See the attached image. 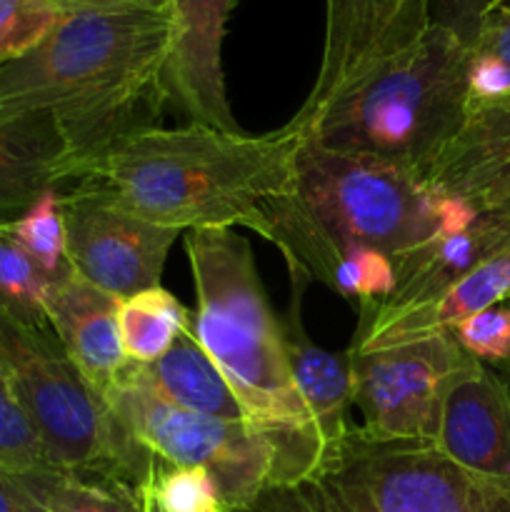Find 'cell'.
Instances as JSON below:
<instances>
[{
  "label": "cell",
  "mask_w": 510,
  "mask_h": 512,
  "mask_svg": "<svg viewBox=\"0 0 510 512\" xmlns=\"http://www.w3.org/2000/svg\"><path fill=\"white\" fill-rule=\"evenodd\" d=\"M473 50L438 23L318 115L300 138L428 173L468 115Z\"/></svg>",
  "instance_id": "5"
},
{
  "label": "cell",
  "mask_w": 510,
  "mask_h": 512,
  "mask_svg": "<svg viewBox=\"0 0 510 512\" xmlns=\"http://www.w3.org/2000/svg\"><path fill=\"white\" fill-rule=\"evenodd\" d=\"M168 48L163 0L65 10L35 48L0 65V123L50 120L63 188L113 145L158 128Z\"/></svg>",
  "instance_id": "1"
},
{
  "label": "cell",
  "mask_w": 510,
  "mask_h": 512,
  "mask_svg": "<svg viewBox=\"0 0 510 512\" xmlns=\"http://www.w3.org/2000/svg\"><path fill=\"white\" fill-rule=\"evenodd\" d=\"M268 243L283 253L290 283H323L348 245H368L393 263L478 220L463 198L440 193L423 175L300 138L293 190L260 205Z\"/></svg>",
  "instance_id": "3"
},
{
  "label": "cell",
  "mask_w": 510,
  "mask_h": 512,
  "mask_svg": "<svg viewBox=\"0 0 510 512\" xmlns=\"http://www.w3.org/2000/svg\"><path fill=\"white\" fill-rule=\"evenodd\" d=\"M425 180L478 213L510 208V95L468 108L465 123L435 158Z\"/></svg>",
  "instance_id": "14"
},
{
  "label": "cell",
  "mask_w": 510,
  "mask_h": 512,
  "mask_svg": "<svg viewBox=\"0 0 510 512\" xmlns=\"http://www.w3.org/2000/svg\"><path fill=\"white\" fill-rule=\"evenodd\" d=\"M60 198L68 263L80 278L120 300L158 288L183 230L120 213L78 190L60 188Z\"/></svg>",
  "instance_id": "11"
},
{
  "label": "cell",
  "mask_w": 510,
  "mask_h": 512,
  "mask_svg": "<svg viewBox=\"0 0 510 512\" xmlns=\"http://www.w3.org/2000/svg\"><path fill=\"white\" fill-rule=\"evenodd\" d=\"M48 325L83 378L105 395L128 365L120 340V298L95 288L75 270L53 280L48 293Z\"/></svg>",
  "instance_id": "16"
},
{
  "label": "cell",
  "mask_w": 510,
  "mask_h": 512,
  "mask_svg": "<svg viewBox=\"0 0 510 512\" xmlns=\"http://www.w3.org/2000/svg\"><path fill=\"white\" fill-rule=\"evenodd\" d=\"M198 308L193 335L233 390L245 420L278 445V485L320 465L313 420L290 373L285 328L275 318L248 238L235 228L185 233Z\"/></svg>",
  "instance_id": "4"
},
{
  "label": "cell",
  "mask_w": 510,
  "mask_h": 512,
  "mask_svg": "<svg viewBox=\"0 0 510 512\" xmlns=\"http://www.w3.org/2000/svg\"><path fill=\"white\" fill-rule=\"evenodd\" d=\"M298 148L288 125L265 135L158 125L113 145L65 188L155 225L248 228L268 240L260 205L293 190Z\"/></svg>",
  "instance_id": "2"
},
{
  "label": "cell",
  "mask_w": 510,
  "mask_h": 512,
  "mask_svg": "<svg viewBox=\"0 0 510 512\" xmlns=\"http://www.w3.org/2000/svg\"><path fill=\"white\" fill-rule=\"evenodd\" d=\"M158 510H160V508H158Z\"/></svg>",
  "instance_id": "36"
},
{
  "label": "cell",
  "mask_w": 510,
  "mask_h": 512,
  "mask_svg": "<svg viewBox=\"0 0 510 512\" xmlns=\"http://www.w3.org/2000/svg\"><path fill=\"white\" fill-rule=\"evenodd\" d=\"M305 290H308V283L293 280L290 313L283 328L285 343H288L290 373H293L300 400L313 420L315 438L320 445V465H325L340 453L353 430V423L348 420V408L353 405L350 355L348 350L330 353L308 338L303 318H300V303H303Z\"/></svg>",
  "instance_id": "17"
},
{
  "label": "cell",
  "mask_w": 510,
  "mask_h": 512,
  "mask_svg": "<svg viewBox=\"0 0 510 512\" xmlns=\"http://www.w3.org/2000/svg\"><path fill=\"white\" fill-rule=\"evenodd\" d=\"M508 300H510V295H508Z\"/></svg>",
  "instance_id": "35"
},
{
  "label": "cell",
  "mask_w": 510,
  "mask_h": 512,
  "mask_svg": "<svg viewBox=\"0 0 510 512\" xmlns=\"http://www.w3.org/2000/svg\"><path fill=\"white\" fill-rule=\"evenodd\" d=\"M473 53L493 55V58L510 65V0L485 3Z\"/></svg>",
  "instance_id": "31"
},
{
  "label": "cell",
  "mask_w": 510,
  "mask_h": 512,
  "mask_svg": "<svg viewBox=\"0 0 510 512\" xmlns=\"http://www.w3.org/2000/svg\"><path fill=\"white\" fill-rule=\"evenodd\" d=\"M483 10L485 0H430V23L448 28L473 50Z\"/></svg>",
  "instance_id": "30"
},
{
  "label": "cell",
  "mask_w": 510,
  "mask_h": 512,
  "mask_svg": "<svg viewBox=\"0 0 510 512\" xmlns=\"http://www.w3.org/2000/svg\"><path fill=\"white\" fill-rule=\"evenodd\" d=\"M63 13L55 0H0V65L35 48Z\"/></svg>",
  "instance_id": "27"
},
{
  "label": "cell",
  "mask_w": 510,
  "mask_h": 512,
  "mask_svg": "<svg viewBox=\"0 0 510 512\" xmlns=\"http://www.w3.org/2000/svg\"><path fill=\"white\" fill-rule=\"evenodd\" d=\"M395 288V263L368 245H348L333 270L330 290L355 305L383 303Z\"/></svg>",
  "instance_id": "24"
},
{
  "label": "cell",
  "mask_w": 510,
  "mask_h": 512,
  "mask_svg": "<svg viewBox=\"0 0 510 512\" xmlns=\"http://www.w3.org/2000/svg\"><path fill=\"white\" fill-rule=\"evenodd\" d=\"M510 95V65L493 55L473 53L468 68V108L488 105Z\"/></svg>",
  "instance_id": "29"
},
{
  "label": "cell",
  "mask_w": 510,
  "mask_h": 512,
  "mask_svg": "<svg viewBox=\"0 0 510 512\" xmlns=\"http://www.w3.org/2000/svg\"><path fill=\"white\" fill-rule=\"evenodd\" d=\"M148 485L160 512H225L218 485L205 468H178L158 460Z\"/></svg>",
  "instance_id": "26"
},
{
  "label": "cell",
  "mask_w": 510,
  "mask_h": 512,
  "mask_svg": "<svg viewBox=\"0 0 510 512\" xmlns=\"http://www.w3.org/2000/svg\"><path fill=\"white\" fill-rule=\"evenodd\" d=\"M140 495H143V512H160L158 505H155L153 493H150V485H143V488H140Z\"/></svg>",
  "instance_id": "34"
},
{
  "label": "cell",
  "mask_w": 510,
  "mask_h": 512,
  "mask_svg": "<svg viewBox=\"0 0 510 512\" xmlns=\"http://www.w3.org/2000/svg\"><path fill=\"white\" fill-rule=\"evenodd\" d=\"M450 335L470 358L493 365L500 378L510 380V300L470 315Z\"/></svg>",
  "instance_id": "28"
},
{
  "label": "cell",
  "mask_w": 510,
  "mask_h": 512,
  "mask_svg": "<svg viewBox=\"0 0 510 512\" xmlns=\"http://www.w3.org/2000/svg\"><path fill=\"white\" fill-rule=\"evenodd\" d=\"M225 512H510V480L470 473L433 443H378L353 425L333 460Z\"/></svg>",
  "instance_id": "7"
},
{
  "label": "cell",
  "mask_w": 510,
  "mask_h": 512,
  "mask_svg": "<svg viewBox=\"0 0 510 512\" xmlns=\"http://www.w3.org/2000/svg\"><path fill=\"white\" fill-rule=\"evenodd\" d=\"M348 355L358 430L378 443H435L450 383L478 363L450 333Z\"/></svg>",
  "instance_id": "9"
},
{
  "label": "cell",
  "mask_w": 510,
  "mask_h": 512,
  "mask_svg": "<svg viewBox=\"0 0 510 512\" xmlns=\"http://www.w3.org/2000/svg\"><path fill=\"white\" fill-rule=\"evenodd\" d=\"M140 385L158 395L165 403L188 413L208 415L220 420H245L233 390L220 370L195 340L193 328L180 333L173 348L155 363L125 365ZM248 423V420H245Z\"/></svg>",
  "instance_id": "18"
},
{
  "label": "cell",
  "mask_w": 510,
  "mask_h": 512,
  "mask_svg": "<svg viewBox=\"0 0 510 512\" xmlns=\"http://www.w3.org/2000/svg\"><path fill=\"white\" fill-rule=\"evenodd\" d=\"M430 28V0H325L318 75L288 128L303 135L325 108Z\"/></svg>",
  "instance_id": "10"
},
{
  "label": "cell",
  "mask_w": 510,
  "mask_h": 512,
  "mask_svg": "<svg viewBox=\"0 0 510 512\" xmlns=\"http://www.w3.org/2000/svg\"><path fill=\"white\" fill-rule=\"evenodd\" d=\"M120 340L130 363H155L163 358L180 333L193 328L190 310L165 288H150L120 300Z\"/></svg>",
  "instance_id": "20"
},
{
  "label": "cell",
  "mask_w": 510,
  "mask_h": 512,
  "mask_svg": "<svg viewBox=\"0 0 510 512\" xmlns=\"http://www.w3.org/2000/svg\"><path fill=\"white\" fill-rule=\"evenodd\" d=\"M128 433L160 463L205 468L225 510L250 503L278 478V445L245 420H220L165 403L120 370L103 395Z\"/></svg>",
  "instance_id": "8"
},
{
  "label": "cell",
  "mask_w": 510,
  "mask_h": 512,
  "mask_svg": "<svg viewBox=\"0 0 510 512\" xmlns=\"http://www.w3.org/2000/svg\"><path fill=\"white\" fill-rule=\"evenodd\" d=\"M53 278L35 265L0 223V308L30 323L48 325V293Z\"/></svg>",
  "instance_id": "23"
},
{
  "label": "cell",
  "mask_w": 510,
  "mask_h": 512,
  "mask_svg": "<svg viewBox=\"0 0 510 512\" xmlns=\"http://www.w3.org/2000/svg\"><path fill=\"white\" fill-rule=\"evenodd\" d=\"M15 243L35 260L48 278L58 280L70 273L68 245H65V218L60 188H48L20 218L5 223Z\"/></svg>",
  "instance_id": "22"
},
{
  "label": "cell",
  "mask_w": 510,
  "mask_h": 512,
  "mask_svg": "<svg viewBox=\"0 0 510 512\" xmlns=\"http://www.w3.org/2000/svg\"><path fill=\"white\" fill-rule=\"evenodd\" d=\"M60 183V140L50 120L0 123V223L20 218L40 193Z\"/></svg>",
  "instance_id": "19"
},
{
  "label": "cell",
  "mask_w": 510,
  "mask_h": 512,
  "mask_svg": "<svg viewBox=\"0 0 510 512\" xmlns=\"http://www.w3.org/2000/svg\"><path fill=\"white\" fill-rule=\"evenodd\" d=\"M510 243V208L480 213L468 230L435 240L395 263V288L383 303L358 308V323H380L433 303L475 265Z\"/></svg>",
  "instance_id": "15"
},
{
  "label": "cell",
  "mask_w": 510,
  "mask_h": 512,
  "mask_svg": "<svg viewBox=\"0 0 510 512\" xmlns=\"http://www.w3.org/2000/svg\"><path fill=\"white\" fill-rule=\"evenodd\" d=\"M0 368L55 468L135 490L150 483L158 458L83 378L50 325L0 308Z\"/></svg>",
  "instance_id": "6"
},
{
  "label": "cell",
  "mask_w": 510,
  "mask_h": 512,
  "mask_svg": "<svg viewBox=\"0 0 510 512\" xmlns=\"http://www.w3.org/2000/svg\"><path fill=\"white\" fill-rule=\"evenodd\" d=\"M0 512H45V508L25 488L20 475L0 468Z\"/></svg>",
  "instance_id": "32"
},
{
  "label": "cell",
  "mask_w": 510,
  "mask_h": 512,
  "mask_svg": "<svg viewBox=\"0 0 510 512\" xmlns=\"http://www.w3.org/2000/svg\"><path fill=\"white\" fill-rule=\"evenodd\" d=\"M20 480L45 512H143L140 490L123 483L83 478L58 468L20 475Z\"/></svg>",
  "instance_id": "21"
},
{
  "label": "cell",
  "mask_w": 510,
  "mask_h": 512,
  "mask_svg": "<svg viewBox=\"0 0 510 512\" xmlns=\"http://www.w3.org/2000/svg\"><path fill=\"white\" fill-rule=\"evenodd\" d=\"M63 10H80V8H110V5L125 3H143V0H55Z\"/></svg>",
  "instance_id": "33"
},
{
  "label": "cell",
  "mask_w": 510,
  "mask_h": 512,
  "mask_svg": "<svg viewBox=\"0 0 510 512\" xmlns=\"http://www.w3.org/2000/svg\"><path fill=\"white\" fill-rule=\"evenodd\" d=\"M170 15V48L163 68L168 103L225 133H240L223 75V38L235 0H163Z\"/></svg>",
  "instance_id": "12"
},
{
  "label": "cell",
  "mask_w": 510,
  "mask_h": 512,
  "mask_svg": "<svg viewBox=\"0 0 510 512\" xmlns=\"http://www.w3.org/2000/svg\"><path fill=\"white\" fill-rule=\"evenodd\" d=\"M0 468L15 475L55 468L45 455L30 420L25 418L3 368H0Z\"/></svg>",
  "instance_id": "25"
},
{
  "label": "cell",
  "mask_w": 510,
  "mask_h": 512,
  "mask_svg": "<svg viewBox=\"0 0 510 512\" xmlns=\"http://www.w3.org/2000/svg\"><path fill=\"white\" fill-rule=\"evenodd\" d=\"M435 448L470 473L510 480V388L488 365L473 363L450 383Z\"/></svg>",
  "instance_id": "13"
}]
</instances>
